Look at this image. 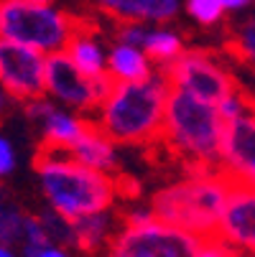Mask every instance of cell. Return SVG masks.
Here are the masks:
<instances>
[{"instance_id":"12","label":"cell","mask_w":255,"mask_h":257,"mask_svg":"<svg viewBox=\"0 0 255 257\" xmlns=\"http://www.w3.org/2000/svg\"><path fill=\"white\" fill-rule=\"evenodd\" d=\"M69 156L87 168L107 173L115 168V143L100 130L97 120H84L82 138L71 145Z\"/></svg>"},{"instance_id":"6","label":"cell","mask_w":255,"mask_h":257,"mask_svg":"<svg viewBox=\"0 0 255 257\" xmlns=\"http://www.w3.org/2000/svg\"><path fill=\"white\" fill-rule=\"evenodd\" d=\"M202 244L197 234L153 216L138 227H120L107 244V257H199Z\"/></svg>"},{"instance_id":"28","label":"cell","mask_w":255,"mask_h":257,"mask_svg":"<svg viewBox=\"0 0 255 257\" xmlns=\"http://www.w3.org/2000/svg\"><path fill=\"white\" fill-rule=\"evenodd\" d=\"M6 109H8V94L0 89V115H6Z\"/></svg>"},{"instance_id":"21","label":"cell","mask_w":255,"mask_h":257,"mask_svg":"<svg viewBox=\"0 0 255 257\" xmlns=\"http://www.w3.org/2000/svg\"><path fill=\"white\" fill-rule=\"evenodd\" d=\"M199 257H240V249H235L227 239L217 237V239H207L202 244Z\"/></svg>"},{"instance_id":"17","label":"cell","mask_w":255,"mask_h":257,"mask_svg":"<svg viewBox=\"0 0 255 257\" xmlns=\"http://www.w3.org/2000/svg\"><path fill=\"white\" fill-rule=\"evenodd\" d=\"M74 227V244L87 252V254H97L105 244H110L113 234H110V216L105 214H95V216H84L79 222L71 224Z\"/></svg>"},{"instance_id":"31","label":"cell","mask_w":255,"mask_h":257,"mask_svg":"<svg viewBox=\"0 0 255 257\" xmlns=\"http://www.w3.org/2000/svg\"><path fill=\"white\" fill-rule=\"evenodd\" d=\"M250 183H252V186H255V173H252V178H250Z\"/></svg>"},{"instance_id":"30","label":"cell","mask_w":255,"mask_h":257,"mask_svg":"<svg viewBox=\"0 0 255 257\" xmlns=\"http://www.w3.org/2000/svg\"><path fill=\"white\" fill-rule=\"evenodd\" d=\"M31 3H39V6H51V0H31Z\"/></svg>"},{"instance_id":"23","label":"cell","mask_w":255,"mask_h":257,"mask_svg":"<svg viewBox=\"0 0 255 257\" xmlns=\"http://www.w3.org/2000/svg\"><path fill=\"white\" fill-rule=\"evenodd\" d=\"M13 168H16V151L6 138H0V178L13 173Z\"/></svg>"},{"instance_id":"14","label":"cell","mask_w":255,"mask_h":257,"mask_svg":"<svg viewBox=\"0 0 255 257\" xmlns=\"http://www.w3.org/2000/svg\"><path fill=\"white\" fill-rule=\"evenodd\" d=\"M107 74L115 82H133V84L153 79L148 59H145L138 49L123 46V44L110 49V56H107Z\"/></svg>"},{"instance_id":"9","label":"cell","mask_w":255,"mask_h":257,"mask_svg":"<svg viewBox=\"0 0 255 257\" xmlns=\"http://www.w3.org/2000/svg\"><path fill=\"white\" fill-rule=\"evenodd\" d=\"M220 161H222V173L232 178L235 186L250 183L255 173V112L252 109H247L245 115L225 125Z\"/></svg>"},{"instance_id":"10","label":"cell","mask_w":255,"mask_h":257,"mask_svg":"<svg viewBox=\"0 0 255 257\" xmlns=\"http://www.w3.org/2000/svg\"><path fill=\"white\" fill-rule=\"evenodd\" d=\"M220 237L255 254V186H235L220 224Z\"/></svg>"},{"instance_id":"7","label":"cell","mask_w":255,"mask_h":257,"mask_svg":"<svg viewBox=\"0 0 255 257\" xmlns=\"http://www.w3.org/2000/svg\"><path fill=\"white\" fill-rule=\"evenodd\" d=\"M115 87V79L110 74L90 79L71 64L66 54H51L46 56V89L64 104L90 112L100 109L102 102L110 97Z\"/></svg>"},{"instance_id":"3","label":"cell","mask_w":255,"mask_h":257,"mask_svg":"<svg viewBox=\"0 0 255 257\" xmlns=\"http://www.w3.org/2000/svg\"><path fill=\"white\" fill-rule=\"evenodd\" d=\"M168 84L163 79L148 82H115L110 97L100 107V130L115 145H140L153 143L163 127Z\"/></svg>"},{"instance_id":"18","label":"cell","mask_w":255,"mask_h":257,"mask_svg":"<svg viewBox=\"0 0 255 257\" xmlns=\"http://www.w3.org/2000/svg\"><path fill=\"white\" fill-rule=\"evenodd\" d=\"M143 49H145V56H148L151 61L161 64V69L168 66L171 61H176L181 54H184V44H181V39H179L176 33H168V31H153V33H148V39H145Z\"/></svg>"},{"instance_id":"4","label":"cell","mask_w":255,"mask_h":257,"mask_svg":"<svg viewBox=\"0 0 255 257\" xmlns=\"http://www.w3.org/2000/svg\"><path fill=\"white\" fill-rule=\"evenodd\" d=\"M79 33H97V23L31 0H0V39L51 56L64 54Z\"/></svg>"},{"instance_id":"8","label":"cell","mask_w":255,"mask_h":257,"mask_svg":"<svg viewBox=\"0 0 255 257\" xmlns=\"http://www.w3.org/2000/svg\"><path fill=\"white\" fill-rule=\"evenodd\" d=\"M0 87L13 99L39 102L46 89V54L0 39Z\"/></svg>"},{"instance_id":"19","label":"cell","mask_w":255,"mask_h":257,"mask_svg":"<svg viewBox=\"0 0 255 257\" xmlns=\"http://www.w3.org/2000/svg\"><path fill=\"white\" fill-rule=\"evenodd\" d=\"M187 11L192 18H197L204 26H212L217 21H222L225 6L222 0H187Z\"/></svg>"},{"instance_id":"29","label":"cell","mask_w":255,"mask_h":257,"mask_svg":"<svg viewBox=\"0 0 255 257\" xmlns=\"http://www.w3.org/2000/svg\"><path fill=\"white\" fill-rule=\"evenodd\" d=\"M0 257H16V254H13V249H8L6 244H0Z\"/></svg>"},{"instance_id":"25","label":"cell","mask_w":255,"mask_h":257,"mask_svg":"<svg viewBox=\"0 0 255 257\" xmlns=\"http://www.w3.org/2000/svg\"><path fill=\"white\" fill-rule=\"evenodd\" d=\"M240 94H242V99H245V104L252 109V112H255V92L252 89H247L245 84H240Z\"/></svg>"},{"instance_id":"11","label":"cell","mask_w":255,"mask_h":257,"mask_svg":"<svg viewBox=\"0 0 255 257\" xmlns=\"http://www.w3.org/2000/svg\"><path fill=\"white\" fill-rule=\"evenodd\" d=\"M92 6L110 16L115 23H166L176 16L179 0H92Z\"/></svg>"},{"instance_id":"20","label":"cell","mask_w":255,"mask_h":257,"mask_svg":"<svg viewBox=\"0 0 255 257\" xmlns=\"http://www.w3.org/2000/svg\"><path fill=\"white\" fill-rule=\"evenodd\" d=\"M145 39H148V33H145L140 26H133V23H115V41L123 44V46H143Z\"/></svg>"},{"instance_id":"1","label":"cell","mask_w":255,"mask_h":257,"mask_svg":"<svg viewBox=\"0 0 255 257\" xmlns=\"http://www.w3.org/2000/svg\"><path fill=\"white\" fill-rule=\"evenodd\" d=\"M33 168L41 178V189L51 204V211H56L69 224L84 216L105 214L118 196L115 176L87 168L69 153L39 151L33 158Z\"/></svg>"},{"instance_id":"13","label":"cell","mask_w":255,"mask_h":257,"mask_svg":"<svg viewBox=\"0 0 255 257\" xmlns=\"http://www.w3.org/2000/svg\"><path fill=\"white\" fill-rule=\"evenodd\" d=\"M84 120L59 112L54 107L51 112L41 120V145L39 151H54V153H69L71 145L82 138Z\"/></svg>"},{"instance_id":"26","label":"cell","mask_w":255,"mask_h":257,"mask_svg":"<svg viewBox=\"0 0 255 257\" xmlns=\"http://www.w3.org/2000/svg\"><path fill=\"white\" fill-rule=\"evenodd\" d=\"M250 0H222V6L230 8V11H237V8H245Z\"/></svg>"},{"instance_id":"24","label":"cell","mask_w":255,"mask_h":257,"mask_svg":"<svg viewBox=\"0 0 255 257\" xmlns=\"http://www.w3.org/2000/svg\"><path fill=\"white\" fill-rule=\"evenodd\" d=\"M36 257H66V252H64L61 247H56V244H49V247H44Z\"/></svg>"},{"instance_id":"5","label":"cell","mask_w":255,"mask_h":257,"mask_svg":"<svg viewBox=\"0 0 255 257\" xmlns=\"http://www.w3.org/2000/svg\"><path fill=\"white\" fill-rule=\"evenodd\" d=\"M161 79L168 84V89H181L214 107L235 97L240 89L237 77L217 61L209 49L184 51L176 61L161 69Z\"/></svg>"},{"instance_id":"2","label":"cell","mask_w":255,"mask_h":257,"mask_svg":"<svg viewBox=\"0 0 255 257\" xmlns=\"http://www.w3.org/2000/svg\"><path fill=\"white\" fill-rule=\"evenodd\" d=\"M232 189L235 183L225 173L207 178H184L153 194L151 214L158 222L197 234L202 242L217 239Z\"/></svg>"},{"instance_id":"15","label":"cell","mask_w":255,"mask_h":257,"mask_svg":"<svg viewBox=\"0 0 255 257\" xmlns=\"http://www.w3.org/2000/svg\"><path fill=\"white\" fill-rule=\"evenodd\" d=\"M64 54L90 79H97V77H105L107 74V59H105L100 44L95 41V33H79V36H74Z\"/></svg>"},{"instance_id":"16","label":"cell","mask_w":255,"mask_h":257,"mask_svg":"<svg viewBox=\"0 0 255 257\" xmlns=\"http://www.w3.org/2000/svg\"><path fill=\"white\" fill-rule=\"evenodd\" d=\"M222 51L237 64L255 71V16L235 23L222 44Z\"/></svg>"},{"instance_id":"22","label":"cell","mask_w":255,"mask_h":257,"mask_svg":"<svg viewBox=\"0 0 255 257\" xmlns=\"http://www.w3.org/2000/svg\"><path fill=\"white\" fill-rule=\"evenodd\" d=\"M115 191H118V196H123V199H138V196H140V183L135 181V176L118 173V176H115Z\"/></svg>"},{"instance_id":"27","label":"cell","mask_w":255,"mask_h":257,"mask_svg":"<svg viewBox=\"0 0 255 257\" xmlns=\"http://www.w3.org/2000/svg\"><path fill=\"white\" fill-rule=\"evenodd\" d=\"M11 204H8V199H6V191H3V186H0V216L6 214V209H8Z\"/></svg>"}]
</instances>
